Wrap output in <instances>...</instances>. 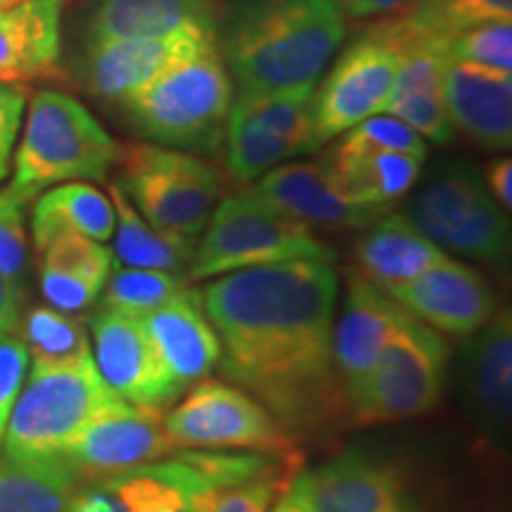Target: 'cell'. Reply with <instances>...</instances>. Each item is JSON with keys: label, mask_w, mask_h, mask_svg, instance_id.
Here are the masks:
<instances>
[{"label": "cell", "mask_w": 512, "mask_h": 512, "mask_svg": "<svg viewBox=\"0 0 512 512\" xmlns=\"http://www.w3.org/2000/svg\"><path fill=\"white\" fill-rule=\"evenodd\" d=\"M117 166L114 185L150 226L174 238L200 240L223 192L221 171L214 164L192 152L136 143L119 147Z\"/></svg>", "instance_id": "52a82bcc"}, {"label": "cell", "mask_w": 512, "mask_h": 512, "mask_svg": "<svg viewBox=\"0 0 512 512\" xmlns=\"http://www.w3.org/2000/svg\"><path fill=\"white\" fill-rule=\"evenodd\" d=\"M107 482L124 498L128 512H195L190 498L150 463L107 477Z\"/></svg>", "instance_id": "d590c367"}, {"label": "cell", "mask_w": 512, "mask_h": 512, "mask_svg": "<svg viewBox=\"0 0 512 512\" xmlns=\"http://www.w3.org/2000/svg\"><path fill=\"white\" fill-rule=\"evenodd\" d=\"M223 147H226L230 176L240 183L259 181L273 166L302 157L290 143L256 126L252 119H247L235 107H230Z\"/></svg>", "instance_id": "1f68e13d"}, {"label": "cell", "mask_w": 512, "mask_h": 512, "mask_svg": "<svg viewBox=\"0 0 512 512\" xmlns=\"http://www.w3.org/2000/svg\"><path fill=\"white\" fill-rule=\"evenodd\" d=\"M249 192L309 228H368L392 209L354 200L323 159L273 166Z\"/></svg>", "instance_id": "2e32d148"}, {"label": "cell", "mask_w": 512, "mask_h": 512, "mask_svg": "<svg viewBox=\"0 0 512 512\" xmlns=\"http://www.w3.org/2000/svg\"><path fill=\"white\" fill-rule=\"evenodd\" d=\"M408 311L384 287L375 285L358 268L347 275L342 316L332 328V356L342 380L347 408L375 368L384 344L392 339Z\"/></svg>", "instance_id": "ac0fdd59"}, {"label": "cell", "mask_w": 512, "mask_h": 512, "mask_svg": "<svg viewBox=\"0 0 512 512\" xmlns=\"http://www.w3.org/2000/svg\"><path fill=\"white\" fill-rule=\"evenodd\" d=\"M29 370V351L17 332L0 337V444L8 427L12 406L22 392L24 375Z\"/></svg>", "instance_id": "b9f144b4"}, {"label": "cell", "mask_w": 512, "mask_h": 512, "mask_svg": "<svg viewBox=\"0 0 512 512\" xmlns=\"http://www.w3.org/2000/svg\"><path fill=\"white\" fill-rule=\"evenodd\" d=\"M446 363L448 344L441 332L408 313L363 387L351 396L349 415L373 425L430 413L444 392Z\"/></svg>", "instance_id": "9c48e42d"}, {"label": "cell", "mask_w": 512, "mask_h": 512, "mask_svg": "<svg viewBox=\"0 0 512 512\" xmlns=\"http://www.w3.org/2000/svg\"><path fill=\"white\" fill-rule=\"evenodd\" d=\"M95 366L110 389L131 406L166 413L185 387L169 373L143 320L98 309L91 316Z\"/></svg>", "instance_id": "4fadbf2b"}, {"label": "cell", "mask_w": 512, "mask_h": 512, "mask_svg": "<svg viewBox=\"0 0 512 512\" xmlns=\"http://www.w3.org/2000/svg\"><path fill=\"white\" fill-rule=\"evenodd\" d=\"M403 22L422 34L446 38L491 19H512V0H415Z\"/></svg>", "instance_id": "836d02e7"}, {"label": "cell", "mask_w": 512, "mask_h": 512, "mask_svg": "<svg viewBox=\"0 0 512 512\" xmlns=\"http://www.w3.org/2000/svg\"><path fill=\"white\" fill-rule=\"evenodd\" d=\"M19 328L31 366H69L93 356L86 328L69 313L57 311L53 306L29 309L22 316Z\"/></svg>", "instance_id": "4dcf8cb0"}, {"label": "cell", "mask_w": 512, "mask_h": 512, "mask_svg": "<svg viewBox=\"0 0 512 512\" xmlns=\"http://www.w3.org/2000/svg\"><path fill=\"white\" fill-rule=\"evenodd\" d=\"M344 19H387L406 12L415 0H332Z\"/></svg>", "instance_id": "f6af8a7d"}, {"label": "cell", "mask_w": 512, "mask_h": 512, "mask_svg": "<svg viewBox=\"0 0 512 512\" xmlns=\"http://www.w3.org/2000/svg\"><path fill=\"white\" fill-rule=\"evenodd\" d=\"M389 294L413 318L451 337L475 335L498 313L496 294L482 273L448 256Z\"/></svg>", "instance_id": "e0dca14e"}, {"label": "cell", "mask_w": 512, "mask_h": 512, "mask_svg": "<svg viewBox=\"0 0 512 512\" xmlns=\"http://www.w3.org/2000/svg\"><path fill=\"white\" fill-rule=\"evenodd\" d=\"M140 320L164 366L185 389L219 366V337L204 313L200 292L190 290L188 285Z\"/></svg>", "instance_id": "44dd1931"}, {"label": "cell", "mask_w": 512, "mask_h": 512, "mask_svg": "<svg viewBox=\"0 0 512 512\" xmlns=\"http://www.w3.org/2000/svg\"><path fill=\"white\" fill-rule=\"evenodd\" d=\"M219 43L214 24L190 22L155 36H128L81 46L79 74L95 98L119 102L197 50Z\"/></svg>", "instance_id": "7c38bea8"}, {"label": "cell", "mask_w": 512, "mask_h": 512, "mask_svg": "<svg viewBox=\"0 0 512 512\" xmlns=\"http://www.w3.org/2000/svg\"><path fill=\"white\" fill-rule=\"evenodd\" d=\"M470 337L463 363L467 399L486 430L503 432L510 425L512 408L510 311L496 313Z\"/></svg>", "instance_id": "cb8c5ba5"}, {"label": "cell", "mask_w": 512, "mask_h": 512, "mask_svg": "<svg viewBox=\"0 0 512 512\" xmlns=\"http://www.w3.org/2000/svg\"><path fill=\"white\" fill-rule=\"evenodd\" d=\"M444 249L427 238L406 214H384L356 242L358 271L387 292L411 283L444 259Z\"/></svg>", "instance_id": "d4e9b609"}, {"label": "cell", "mask_w": 512, "mask_h": 512, "mask_svg": "<svg viewBox=\"0 0 512 512\" xmlns=\"http://www.w3.org/2000/svg\"><path fill=\"white\" fill-rule=\"evenodd\" d=\"M448 60L512 72V19H491L446 38Z\"/></svg>", "instance_id": "e575fe53"}, {"label": "cell", "mask_w": 512, "mask_h": 512, "mask_svg": "<svg viewBox=\"0 0 512 512\" xmlns=\"http://www.w3.org/2000/svg\"><path fill=\"white\" fill-rule=\"evenodd\" d=\"M292 259L335 261V249L309 226L259 200L252 192L223 197L211 211L188 268L190 280H209L242 268Z\"/></svg>", "instance_id": "8992f818"}, {"label": "cell", "mask_w": 512, "mask_h": 512, "mask_svg": "<svg viewBox=\"0 0 512 512\" xmlns=\"http://www.w3.org/2000/svg\"><path fill=\"white\" fill-rule=\"evenodd\" d=\"M64 0H22L0 10V83L57 74Z\"/></svg>", "instance_id": "7402d4cb"}, {"label": "cell", "mask_w": 512, "mask_h": 512, "mask_svg": "<svg viewBox=\"0 0 512 512\" xmlns=\"http://www.w3.org/2000/svg\"><path fill=\"white\" fill-rule=\"evenodd\" d=\"M448 117L472 143L491 152L512 145V76L501 69L448 60L444 74Z\"/></svg>", "instance_id": "ffe728a7"}, {"label": "cell", "mask_w": 512, "mask_h": 512, "mask_svg": "<svg viewBox=\"0 0 512 512\" xmlns=\"http://www.w3.org/2000/svg\"><path fill=\"white\" fill-rule=\"evenodd\" d=\"M164 430L176 448L294 453L292 434L264 403L245 389L207 377L166 415Z\"/></svg>", "instance_id": "30bf717a"}, {"label": "cell", "mask_w": 512, "mask_h": 512, "mask_svg": "<svg viewBox=\"0 0 512 512\" xmlns=\"http://www.w3.org/2000/svg\"><path fill=\"white\" fill-rule=\"evenodd\" d=\"M174 451L162 413L143 411L121 399L95 415L62 458L86 484L155 463Z\"/></svg>", "instance_id": "9a60e30c"}, {"label": "cell", "mask_w": 512, "mask_h": 512, "mask_svg": "<svg viewBox=\"0 0 512 512\" xmlns=\"http://www.w3.org/2000/svg\"><path fill=\"white\" fill-rule=\"evenodd\" d=\"M294 475H268L209 491L192 503L195 512H268Z\"/></svg>", "instance_id": "74e56055"}, {"label": "cell", "mask_w": 512, "mask_h": 512, "mask_svg": "<svg viewBox=\"0 0 512 512\" xmlns=\"http://www.w3.org/2000/svg\"><path fill=\"white\" fill-rule=\"evenodd\" d=\"M399 76V48L375 22L337 57L313 91V124L320 143L347 133L361 121L384 114Z\"/></svg>", "instance_id": "8fae6325"}, {"label": "cell", "mask_w": 512, "mask_h": 512, "mask_svg": "<svg viewBox=\"0 0 512 512\" xmlns=\"http://www.w3.org/2000/svg\"><path fill=\"white\" fill-rule=\"evenodd\" d=\"M233 100V79L219 43H211L166 67L119 107L150 143L192 155H216L223 147Z\"/></svg>", "instance_id": "3957f363"}, {"label": "cell", "mask_w": 512, "mask_h": 512, "mask_svg": "<svg viewBox=\"0 0 512 512\" xmlns=\"http://www.w3.org/2000/svg\"><path fill=\"white\" fill-rule=\"evenodd\" d=\"M484 185L489 195L494 197L498 207L503 211L512 209V159L510 157H496L484 166L482 171Z\"/></svg>", "instance_id": "bcb514c9"}, {"label": "cell", "mask_w": 512, "mask_h": 512, "mask_svg": "<svg viewBox=\"0 0 512 512\" xmlns=\"http://www.w3.org/2000/svg\"><path fill=\"white\" fill-rule=\"evenodd\" d=\"M344 140L354 145H370V147H387V150L396 152H408L415 157H427V143L425 138H420L411 126H406L392 114H375L354 128H349L347 133H342Z\"/></svg>", "instance_id": "ab89813d"}, {"label": "cell", "mask_w": 512, "mask_h": 512, "mask_svg": "<svg viewBox=\"0 0 512 512\" xmlns=\"http://www.w3.org/2000/svg\"><path fill=\"white\" fill-rule=\"evenodd\" d=\"M406 216L441 249L491 266L508 261V211L498 207L472 164H439L415 190Z\"/></svg>", "instance_id": "ba28073f"}, {"label": "cell", "mask_w": 512, "mask_h": 512, "mask_svg": "<svg viewBox=\"0 0 512 512\" xmlns=\"http://www.w3.org/2000/svg\"><path fill=\"white\" fill-rule=\"evenodd\" d=\"M24 287L0 278V337L12 335L22 323Z\"/></svg>", "instance_id": "7dc6e473"}, {"label": "cell", "mask_w": 512, "mask_h": 512, "mask_svg": "<svg viewBox=\"0 0 512 512\" xmlns=\"http://www.w3.org/2000/svg\"><path fill=\"white\" fill-rule=\"evenodd\" d=\"M27 91L17 83H0V183L10 174L12 152H15L17 133L22 126Z\"/></svg>", "instance_id": "7bdbcfd3"}, {"label": "cell", "mask_w": 512, "mask_h": 512, "mask_svg": "<svg viewBox=\"0 0 512 512\" xmlns=\"http://www.w3.org/2000/svg\"><path fill=\"white\" fill-rule=\"evenodd\" d=\"M24 207H27V202L17 197L15 192L8 188L0 190V278L22 287L29 266Z\"/></svg>", "instance_id": "f35d334b"}, {"label": "cell", "mask_w": 512, "mask_h": 512, "mask_svg": "<svg viewBox=\"0 0 512 512\" xmlns=\"http://www.w3.org/2000/svg\"><path fill=\"white\" fill-rule=\"evenodd\" d=\"M110 200L114 204V214H117L112 235L114 261L119 266L152 268V271L174 275L188 273L197 242L174 238V235L150 226L114 183L110 185Z\"/></svg>", "instance_id": "f1b7e54d"}, {"label": "cell", "mask_w": 512, "mask_h": 512, "mask_svg": "<svg viewBox=\"0 0 512 512\" xmlns=\"http://www.w3.org/2000/svg\"><path fill=\"white\" fill-rule=\"evenodd\" d=\"M121 401L93 356L69 366H31L3 434L5 458H60L83 427Z\"/></svg>", "instance_id": "5b68a950"}, {"label": "cell", "mask_w": 512, "mask_h": 512, "mask_svg": "<svg viewBox=\"0 0 512 512\" xmlns=\"http://www.w3.org/2000/svg\"><path fill=\"white\" fill-rule=\"evenodd\" d=\"M425 159L387 147L354 145L339 138L323 157L337 183L358 202L392 207L418 183Z\"/></svg>", "instance_id": "484cf974"}, {"label": "cell", "mask_w": 512, "mask_h": 512, "mask_svg": "<svg viewBox=\"0 0 512 512\" xmlns=\"http://www.w3.org/2000/svg\"><path fill=\"white\" fill-rule=\"evenodd\" d=\"M15 3H22V0H0V10L10 8V5H15Z\"/></svg>", "instance_id": "681fc988"}, {"label": "cell", "mask_w": 512, "mask_h": 512, "mask_svg": "<svg viewBox=\"0 0 512 512\" xmlns=\"http://www.w3.org/2000/svg\"><path fill=\"white\" fill-rule=\"evenodd\" d=\"M380 24L399 48V76L384 114H392L430 143H451L456 128L448 117L444 93L446 41L411 29L401 17L380 19Z\"/></svg>", "instance_id": "5bb4252c"}, {"label": "cell", "mask_w": 512, "mask_h": 512, "mask_svg": "<svg viewBox=\"0 0 512 512\" xmlns=\"http://www.w3.org/2000/svg\"><path fill=\"white\" fill-rule=\"evenodd\" d=\"M183 287V275L152 271V268L117 266L112 268L110 278L102 287L100 309L124 313V316L131 318H143L169 302Z\"/></svg>", "instance_id": "d6a6232c"}, {"label": "cell", "mask_w": 512, "mask_h": 512, "mask_svg": "<svg viewBox=\"0 0 512 512\" xmlns=\"http://www.w3.org/2000/svg\"><path fill=\"white\" fill-rule=\"evenodd\" d=\"M114 223L117 214L105 192L83 181H69L38 197L31 214V238L36 252L67 233L105 242L112 238Z\"/></svg>", "instance_id": "4316f807"}, {"label": "cell", "mask_w": 512, "mask_h": 512, "mask_svg": "<svg viewBox=\"0 0 512 512\" xmlns=\"http://www.w3.org/2000/svg\"><path fill=\"white\" fill-rule=\"evenodd\" d=\"M67 512H128L124 498L117 494V489L107 482H86L79 486V491L69 501Z\"/></svg>", "instance_id": "ee69618b"}, {"label": "cell", "mask_w": 512, "mask_h": 512, "mask_svg": "<svg viewBox=\"0 0 512 512\" xmlns=\"http://www.w3.org/2000/svg\"><path fill=\"white\" fill-rule=\"evenodd\" d=\"M209 280L200 299L219 337L223 375L290 434L318 432L349 411L332 356V261L292 259Z\"/></svg>", "instance_id": "6da1fadb"}, {"label": "cell", "mask_w": 512, "mask_h": 512, "mask_svg": "<svg viewBox=\"0 0 512 512\" xmlns=\"http://www.w3.org/2000/svg\"><path fill=\"white\" fill-rule=\"evenodd\" d=\"M294 482L311 512H411L399 475L361 451L339 453Z\"/></svg>", "instance_id": "d6986e66"}, {"label": "cell", "mask_w": 512, "mask_h": 512, "mask_svg": "<svg viewBox=\"0 0 512 512\" xmlns=\"http://www.w3.org/2000/svg\"><path fill=\"white\" fill-rule=\"evenodd\" d=\"M38 254H41V266L72 273L76 278L91 280L100 287H105L114 268V254L110 249L98 240L74 233L60 235Z\"/></svg>", "instance_id": "8d00e7d4"}, {"label": "cell", "mask_w": 512, "mask_h": 512, "mask_svg": "<svg viewBox=\"0 0 512 512\" xmlns=\"http://www.w3.org/2000/svg\"><path fill=\"white\" fill-rule=\"evenodd\" d=\"M271 512H311L309 503H306V498L302 496V489H299L297 482L287 484V489L283 491V496L278 498V503H275V508Z\"/></svg>", "instance_id": "c3c4849f"}, {"label": "cell", "mask_w": 512, "mask_h": 512, "mask_svg": "<svg viewBox=\"0 0 512 512\" xmlns=\"http://www.w3.org/2000/svg\"><path fill=\"white\" fill-rule=\"evenodd\" d=\"M221 5V0H91L81 17L79 46L166 34L190 22L219 27Z\"/></svg>", "instance_id": "603a6c76"}, {"label": "cell", "mask_w": 512, "mask_h": 512, "mask_svg": "<svg viewBox=\"0 0 512 512\" xmlns=\"http://www.w3.org/2000/svg\"><path fill=\"white\" fill-rule=\"evenodd\" d=\"M347 19L332 0H226L219 53L240 93H275L318 86Z\"/></svg>", "instance_id": "7a4b0ae2"}, {"label": "cell", "mask_w": 512, "mask_h": 512, "mask_svg": "<svg viewBox=\"0 0 512 512\" xmlns=\"http://www.w3.org/2000/svg\"><path fill=\"white\" fill-rule=\"evenodd\" d=\"M41 292L53 309L74 316V313L88 311L98 302L102 287L91 280L76 278L72 273L41 266Z\"/></svg>", "instance_id": "60d3db41"}, {"label": "cell", "mask_w": 512, "mask_h": 512, "mask_svg": "<svg viewBox=\"0 0 512 512\" xmlns=\"http://www.w3.org/2000/svg\"><path fill=\"white\" fill-rule=\"evenodd\" d=\"M117 159V140L79 100L43 88L29 102L8 190L29 202L60 183L105 181Z\"/></svg>", "instance_id": "277c9868"}, {"label": "cell", "mask_w": 512, "mask_h": 512, "mask_svg": "<svg viewBox=\"0 0 512 512\" xmlns=\"http://www.w3.org/2000/svg\"><path fill=\"white\" fill-rule=\"evenodd\" d=\"M313 91L316 86L275 93H240L233 100V107L256 126L290 143L304 157L323 145L313 124Z\"/></svg>", "instance_id": "f546056e"}, {"label": "cell", "mask_w": 512, "mask_h": 512, "mask_svg": "<svg viewBox=\"0 0 512 512\" xmlns=\"http://www.w3.org/2000/svg\"><path fill=\"white\" fill-rule=\"evenodd\" d=\"M83 482L60 458H0V512H67Z\"/></svg>", "instance_id": "83f0119b"}]
</instances>
